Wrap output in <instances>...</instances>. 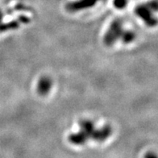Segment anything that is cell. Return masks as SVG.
Returning a JSON list of instances; mask_svg holds the SVG:
<instances>
[{"label":"cell","mask_w":158,"mask_h":158,"mask_svg":"<svg viewBox=\"0 0 158 158\" xmlns=\"http://www.w3.org/2000/svg\"><path fill=\"white\" fill-rule=\"evenodd\" d=\"M123 22L120 19H116L113 21L108 31L104 36V44L107 46H111L114 44L117 40L120 38V35L123 32Z\"/></svg>","instance_id":"6da1fadb"},{"label":"cell","mask_w":158,"mask_h":158,"mask_svg":"<svg viewBox=\"0 0 158 158\" xmlns=\"http://www.w3.org/2000/svg\"><path fill=\"white\" fill-rule=\"evenodd\" d=\"M135 14L137 15L143 22L149 27H153L156 25V19L152 16V10L148 6V3L139 5L135 9Z\"/></svg>","instance_id":"7a4b0ae2"},{"label":"cell","mask_w":158,"mask_h":158,"mask_svg":"<svg viewBox=\"0 0 158 158\" xmlns=\"http://www.w3.org/2000/svg\"><path fill=\"white\" fill-rule=\"evenodd\" d=\"M98 2L94 0H76L68 2L65 8L69 12H77L84 9L90 8L94 6Z\"/></svg>","instance_id":"3957f363"},{"label":"cell","mask_w":158,"mask_h":158,"mask_svg":"<svg viewBox=\"0 0 158 158\" xmlns=\"http://www.w3.org/2000/svg\"><path fill=\"white\" fill-rule=\"evenodd\" d=\"M112 129L109 125H106L101 129H95L91 139L98 142L105 141L111 135Z\"/></svg>","instance_id":"277c9868"},{"label":"cell","mask_w":158,"mask_h":158,"mask_svg":"<svg viewBox=\"0 0 158 158\" xmlns=\"http://www.w3.org/2000/svg\"><path fill=\"white\" fill-rule=\"evenodd\" d=\"M52 80L48 77H43L40 79L37 85V91L40 95H46L52 87Z\"/></svg>","instance_id":"5b68a950"},{"label":"cell","mask_w":158,"mask_h":158,"mask_svg":"<svg viewBox=\"0 0 158 158\" xmlns=\"http://www.w3.org/2000/svg\"><path fill=\"white\" fill-rule=\"evenodd\" d=\"M79 124H80L81 131L85 135L86 139H91L92 135L95 131V127L93 122L90 120H81Z\"/></svg>","instance_id":"8992f818"},{"label":"cell","mask_w":158,"mask_h":158,"mask_svg":"<svg viewBox=\"0 0 158 158\" xmlns=\"http://www.w3.org/2000/svg\"><path fill=\"white\" fill-rule=\"evenodd\" d=\"M69 140L71 143H73L74 145H81L84 144L88 139L85 136L81 131L77 132V133H73L69 135Z\"/></svg>","instance_id":"52a82bcc"},{"label":"cell","mask_w":158,"mask_h":158,"mask_svg":"<svg viewBox=\"0 0 158 158\" xmlns=\"http://www.w3.org/2000/svg\"><path fill=\"white\" fill-rule=\"evenodd\" d=\"M135 35L133 31H123L119 39L122 40V41L124 44H129L135 40Z\"/></svg>","instance_id":"ba28073f"},{"label":"cell","mask_w":158,"mask_h":158,"mask_svg":"<svg viewBox=\"0 0 158 158\" xmlns=\"http://www.w3.org/2000/svg\"><path fill=\"white\" fill-rule=\"evenodd\" d=\"M127 4V0H114V6L117 9H123Z\"/></svg>","instance_id":"9c48e42d"},{"label":"cell","mask_w":158,"mask_h":158,"mask_svg":"<svg viewBox=\"0 0 158 158\" xmlns=\"http://www.w3.org/2000/svg\"><path fill=\"white\" fill-rule=\"evenodd\" d=\"M144 158H157L156 155L153 152H148V153H146V155L144 156Z\"/></svg>","instance_id":"30bf717a"}]
</instances>
